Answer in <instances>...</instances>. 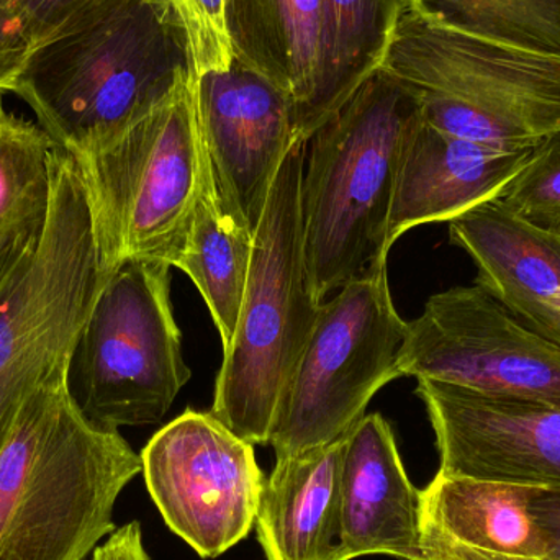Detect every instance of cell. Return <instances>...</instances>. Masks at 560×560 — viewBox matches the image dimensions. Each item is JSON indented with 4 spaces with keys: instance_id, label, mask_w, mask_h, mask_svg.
Listing matches in <instances>:
<instances>
[{
    "instance_id": "obj_1",
    "label": "cell",
    "mask_w": 560,
    "mask_h": 560,
    "mask_svg": "<svg viewBox=\"0 0 560 560\" xmlns=\"http://www.w3.org/2000/svg\"><path fill=\"white\" fill-rule=\"evenodd\" d=\"M187 82L184 36L153 0H91L30 49L13 94L59 147L84 156Z\"/></svg>"
},
{
    "instance_id": "obj_2",
    "label": "cell",
    "mask_w": 560,
    "mask_h": 560,
    "mask_svg": "<svg viewBox=\"0 0 560 560\" xmlns=\"http://www.w3.org/2000/svg\"><path fill=\"white\" fill-rule=\"evenodd\" d=\"M143 470L120 431L95 427L49 382L20 408L0 450V560H85Z\"/></svg>"
},
{
    "instance_id": "obj_3",
    "label": "cell",
    "mask_w": 560,
    "mask_h": 560,
    "mask_svg": "<svg viewBox=\"0 0 560 560\" xmlns=\"http://www.w3.org/2000/svg\"><path fill=\"white\" fill-rule=\"evenodd\" d=\"M420 117L417 92L381 68L306 141L303 256L319 302L348 283L387 272L398 158Z\"/></svg>"
},
{
    "instance_id": "obj_4",
    "label": "cell",
    "mask_w": 560,
    "mask_h": 560,
    "mask_svg": "<svg viewBox=\"0 0 560 560\" xmlns=\"http://www.w3.org/2000/svg\"><path fill=\"white\" fill-rule=\"evenodd\" d=\"M112 271L81 166L61 148L45 233L0 283V450L20 408L69 362Z\"/></svg>"
},
{
    "instance_id": "obj_5",
    "label": "cell",
    "mask_w": 560,
    "mask_h": 560,
    "mask_svg": "<svg viewBox=\"0 0 560 560\" xmlns=\"http://www.w3.org/2000/svg\"><path fill=\"white\" fill-rule=\"evenodd\" d=\"M305 147L293 144L272 184L255 233L235 338L223 349L210 410L253 446L271 443L280 397L322 306L303 256L300 187Z\"/></svg>"
},
{
    "instance_id": "obj_6",
    "label": "cell",
    "mask_w": 560,
    "mask_h": 560,
    "mask_svg": "<svg viewBox=\"0 0 560 560\" xmlns=\"http://www.w3.org/2000/svg\"><path fill=\"white\" fill-rule=\"evenodd\" d=\"M382 68L413 89L423 120L451 137L528 150L560 128V56L477 38L407 10Z\"/></svg>"
},
{
    "instance_id": "obj_7",
    "label": "cell",
    "mask_w": 560,
    "mask_h": 560,
    "mask_svg": "<svg viewBox=\"0 0 560 560\" xmlns=\"http://www.w3.org/2000/svg\"><path fill=\"white\" fill-rule=\"evenodd\" d=\"M171 303V266L125 259L79 335L68 388L81 413L108 431L158 424L190 381Z\"/></svg>"
},
{
    "instance_id": "obj_8",
    "label": "cell",
    "mask_w": 560,
    "mask_h": 560,
    "mask_svg": "<svg viewBox=\"0 0 560 560\" xmlns=\"http://www.w3.org/2000/svg\"><path fill=\"white\" fill-rule=\"evenodd\" d=\"M81 166L105 265L151 259L176 268L186 248L202 173L192 82Z\"/></svg>"
},
{
    "instance_id": "obj_9",
    "label": "cell",
    "mask_w": 560,
    "mask_h": 560,
    "mask_svg": "<svg viewBox=\"0 0 560 560\" xmlns=\"http://www.w3.org/2000/svg\"><path fill=\"white\" fill-rule=\"evenodd\" d=\"M407 335L387 272L348 283L323 302L280 397L269 443L276 457L345 440L374 395L404 377Z\"/></svg>"
},
{
    "instance_id": "obj_10",
    "label": "cell",
    "mask_w": 560,
    "mask_h": 560,
    "mask_svg": "<svg viewBox=\"0 0 560 560\" xmlns=\"http://www.w3.org/2000/svg\"><path fill=\"white\" fill-rule=\"evenodd\" d=\"M400 365L404 377L560 408V346L477 283L428 300L408 323Z\"/></svg>"
},
{
    "instance_id": "obj_11",
    "label": "cell",
    "mask_w": 560,
    "mask_h": 560,
    "mask_svg": "<svg viewBox=\"0 0 560 560\" xmlns=\"http://www.w3.org/2000/svg\"><path fill=\"white\" fill-rule=\"evenodd\" d=\"M144 482L171 532L215 559L255 528L266 477L252 443L212 411L192 408L158 431L141 453Z\"/></svg>"
},
{
    "instance_id": "obj_12",
    "label": "cell",
    "mask_w": 560,
    "mask_h": 560,
    "mask_svg": "<svg viewBox=\"0 0 560 560\" xmlns=\"http://www.w3.org/2000/svg\"><path fill=\"white\" fill-rule=\"evenodd\" d=\"M447 476L560 489V408L418 378Z\"/></svg>"
},
{
    "instance_id": "obj_13",
    "label": "cell",
    "mask_w": 560,
    "mask_h": 560,
    "mask_svg": "<svg viewBox=\"0 0 560 560\" xmlns=\"http://www.w3.org/2000/svg\"><path fill=\"white\" fill-rule=\"evenodd\" d=\"M203 151L220 192L255 235L280 166L295 140L293 102L233 59L192 84Z\"/></svg>"
},
{
    "instance_id": "obj_14",
    "label": "cell",
    "mask_w": 560,
    "mask_h": 560,
    "mask_svg": "<svg viewBox=\"0 0 560 560\" xmlns=\"http://www.w3.org/2000/svg\"><path fill=\"white\" fill-rule=\"evenodd\" d=\"M500 150L451 137L415 121L405 137L395 174L387 243L408 230L451 222L477 206L499 199L532 154Z\"/></svg>"
},
{
    "instance_id": "obj_15",
    "label": "cell",
    "mask_w": 560,
    "mask_h": 560,
    "mask_svg": "<svg viewBox=\"0 0 560 560\" xmlns=\"http://www.w3.org/2000/svg\"><path fill=\"white\" fill-rule=\"evenodd\" d=\"M339 512V560L421 558V492L408 479L382 415H365L345 438Z\"/></svg>"
},
{
    "instance_id": "obj_16",
    "label": "cell",
    "mask_w": 560,
    "mask_h": 560,
    "mask_svg": "<svg viewBox=\"0 0 560 560\" xmlns=\"http://www.w3.org/2000/svg\"><path fill=\"white\" fill-rule=\"evenodd\" d=\"M450 238L476 262L477 285L560 346L558 236L516 219L495 199L451 220Z\"/></svg>"
},
{
    "instance_id": "obj_17",
    "label": "cell",
    "mask_w": 560,
    "mask_h": 560,
    "mask_svg": "<svg viewBox=\"0 0 560 560\" xmlns=\"http://www.w3.org/2000/svg\"><path fill=\"white\" fill-rule=\"evenodd\" d=\"M535 489L438 472L421 492V558L548 560Z\"/></svg>"
},
{
    "instance_id": "obj_18",
    "label": "cell",
    "mask_w": 560,
    "mask_h": 560,
    "mask_svg": "<svg viewBox=\"0 0 560 560\" xmlns=\"http://www.w3.org/2000/svg\"><path fill=\"white\" fill-rule=\"evenodd\" d=\"M342 446L276 457L255 520L266 560H339Z\"/></svg>"
},
{
    "instance_id": "obj_19",
    "label": "cell",
    "mask_w": 560,
    "mask_h": 560,
    "mask_svg": "<svg viewBox=\"0 0 560 560\" xmlns=\"http://www.w3.org/2000/svg\"><path fill=\"white\" fill-rule=\"evenodd\" d=\"M407 0H322L315 91L293 114L296 143H305L384 66Z\"/></svg>"
},
{
    "instance_id": "obj_20",
    "label": "cell",
    "mask_w": 560,
    "mask_h": 560,
    "mask_svg": "<svg viewBox=\"0 0 560 560\" xmlns=\"http://www.w3.org/2000/svg\"><path fill=\"white\" fill-rule=\"evenodd\" d=\"M322 0H226L235 59L265 75L293 102V114L315 91Z\"/></svg>"
},
{
    "instance_id": "obj_21",
    "label": "cell",
    "mask_w": 560,
    "mask_h": 560,
    "mask_svg": "<svg viewBox=\"0 0 560 560\" xmlns=\"http://www.w3.org/2000/svg\"><path fill=\"white\" fill-rule=\"evenodd\" d=\"M253 246L255 235L223 199L202 147L199 194L186 248L176 268L192 279L206 300L223 349L235 338Z\"/></svg>"
},
{
    "instance_id": "obj_22",
    "label": "cell",
    "mask_w": 560,
    "mask_h": 560,
    "mask_svg": "<svg viewBox=\"0 0 560 560\" xmlns=\"http://www.w3.org/2000/svg\"><path fill=\"white\" fill-rule=\"evenodd\" d=\"M59 150L39 125L0 101V283L45 233Z\"/></svg>"
},
{
    "instance_id": "obj_23",
    "label": "cell",
    "mask_w": 560,
    "mask_h": 560,
    "mask_svg": "<svg viewBox=\"0 0 560 560\" xmlns=\"http://www.w3.org/2000/svg\"><path fill=\"white\" fill-rule=\"evenodd\" d=\"M407 10L444 28L560 56V0H407Z\"/></svg>"
},
{
    "instance_id": "obj_24",
    "label": "cell",
    "mask_w": 560,
    "mask_h": 560,
    "mask_svg": "<svg viewBox=\"0 0 560 560\" xmlns=\"http://www.w3.org/2000/svg\"><path fill=\"white\" fill-rule=\"evenodd\" d=\"M497 200L516 219L560 238V128L536 143Z\"/></svg>"
},
{
    "instance_id": "obj_25",
    "label": "cell",
    "mask_w": 560,
    "mask_h": 560,
    "mask_svg": "<svg viewBox=\"0 0 560 560\" xmlns=\"http://www.w3.org/2000/svg\"><path fill=\"white\" fill-rule=\"evenodd\" d=\"M184 36L194 82L210 71L232 66V43L226 30V0H153Z\"/></svg>"
},
{
    "instance_id": "obj_26",
    "label": "cell",
    "mask_w": 560,
    "mask_h": 560,
    "mask_svg": "<svg viewBox=\"0 0 560 560\" xmlns=\"http://www.w3.org/2000/svg\"><path fill=\"white\" fill-rule=\"evenodd\" d=\"M30 49L32 42L15 3L0 0V94L13 92Z\"/></svg>"
},
{
    "instance_id": "obj_27",
    "label": "cell",
    "mask_w": 560,
    "mask_h": 560,
    "mask_svg": "<svg viewBox=\"0 0 560 560\" xmlns=\"http://www.w3.org/2000/svg\"><path fill=\"white\" fill-rule=\"evenodd\" d=\"M91 0H13L28 33L32 48L48 38L72 13Z\"/></svg>"
},
{
    "instance_id": "obj_28",
    "label": "cell",
    "mask_w": 560,
    "mask_h": 560,
    "mask_svg": "<svg viewBox=\"0 0 560 560\" xmlns=\"http://www.w3.org/2000/svg\"><path fill=\"white\" fill-rule=\"evenodd\" d=\"M532 515L548 548V560H560V489H535Z\"/></svg>"
},
{
    "instance_id": "obj_29",
    "label": "cell",
    "mask_w": 560,
    "mask_h": 560,
    "mask_svg": "<svg viewBox=\"0 0 560 560\" xmlns=\"http://www.w3.org/2000/svg\"><path fill=\"white\" fill-rule=\"evenodd\" d=\"M92 560H151L143 545V533L138 522L115 529L104 545L95 548Z\"/></svg>"
},
{
    "instance_id": "obj_30",
    "label": "cell",
    "mask_w": 560,
    "mask_h": 560,
    "mask_svg": "<svg viewBox=\"0 0 560 560\" xmlns=\"http://www.w3.org/2000/svg\"><path fill=\"white\" fill-rule=\"evenodd\" d=\"M420 560H447V559H436V558H420Z\"/></svg>"
}]
</instances>
